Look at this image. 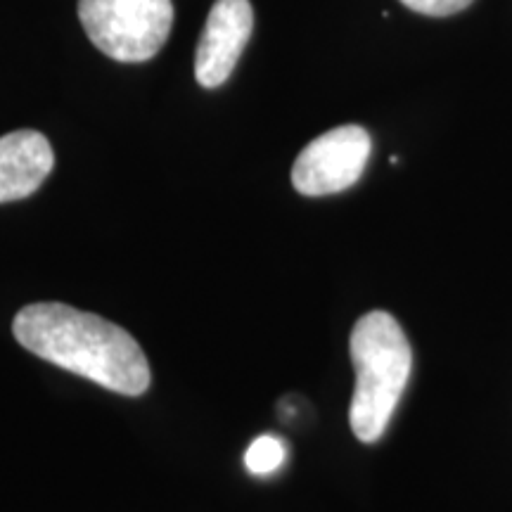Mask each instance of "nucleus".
<instances>
[{
    "label": "nucleus",
    "mask_w": 512,
    "mask_h": 512,
    "mask_svg": "<svg viewBox=\"0 0 512 512\" xmlns=\"http://www.w3.org/2000/svg\"><path fill=\"white\" fill-rule=\"evenodd\" d=\"M12 332L34 356L110 392L140 396L150 389V363L140 344L95 313L57 302L29 304L15 316Z\"/></svg>",
    "instance_id": "nucleus-1"
},
{
    "label": "nucleus",
    "mask_w": 512,
    "mask_h": 512,
    "mask_svg": "<svg viewBox=\"0 0 512 512\" xmlns=\"http://www.w3.org/2000/svg\"><path fill=\"white\" fill-rule=\"evenodd\" d=\"M349 351L356 368L351 432L363 444H375L387 432L411 377L413 351L399 320L387 311H370L358 320Z\"/></svg>",
    "instance_id": "nucleus-2"
},
{
    "label": "nucleus",
    "mask_w": 512,
    "mask_h": 512,
    "mask_svg": "<svg viewBox=\"0 0 512 512\" xmlns=\"http://www.w3.org/2000/svg\"><path fill=\"white\" fill-rule=\"evenodd\" d=\"M81 27L100 53L117 62H147L174 27L171 0H79Z\"/></svg>",
    "instance_id": "nucleus-3"
},
{
    "label": "nucleus",
    "mask_w": 512,
    "mask_h": 512,
    "mask_svg": "<svg viewBox=\"0 0 512 512\" xmlns=\"http://www.w3.org/2000/svg\"><path fill=\"white\" fill-rule=\"evenodd\" d=\"M373 140L363 126H337L299 152L292 185L299 195L325 197L349 190L366 171Z\"/></svg>",
    "instance_id": "nucleus-4"
},
{
    "label": "nucleus",
    "mask_w": 512,
    "mask_h": 512,
    "mask_svg": "<svg viewBox=\"0 0 512 512\" xmlns=\"http://www.w3.org/2000/svg\"><path fill=\"white\" fill-rule=\"evenodd\" d=\"M254 10L249 0H216L197 43L195 79L202 88H219L238 67L252 38Z\"/></svg>",
    "instance_id": "nucleus-5"
},
{
    "label": "nucleus",
    "mask_w": 512,
    "mask_h": 512,
    "mask_svg": "<svg viewBox=\"0 0 512 512\" xmlns=\"http://www.w3.org/2000/svg\"><path fill=\"white\" fill-rule=\"evenodd\" d=\"M55 166L50 140L38 131H12L0 138V204L34 195Z\"/></svg>",
    "instance_id": "nucleus-6"
},
{
    "label": "nucleus",
    "mask_w": 512,
    "mask_h": 512,
    "mask_svg": "<svg viewBox=\"0 0 512 512\" xmlns=\"http://www.w3.org/2000/svg\"><path fill=\"white\" fill-rule=\"evenodd\" d=\"M285 463V444L278 437L264 434V437L254 439L245 453V465L252 475L266 477L280 470Z\"/></svg>",
    "instance_id": "nucleus-7"
},
{
    "label": "nucleus",
    "mask_w": 512,
    "mask_h": 512,
    "mask_svg": "<svg viewBox=\"0 0 512 512\" xmlns=\"http://www.w3.org/2000/svg\"><path fill=\"white\" fill-rule=\"evenodd\" d=\"M408 10L420 12L430 17H448L456 12L470 8L472 0H401Z\"/></svg>",
    "instance_id": "nucleus-8"
}]
</instances>
